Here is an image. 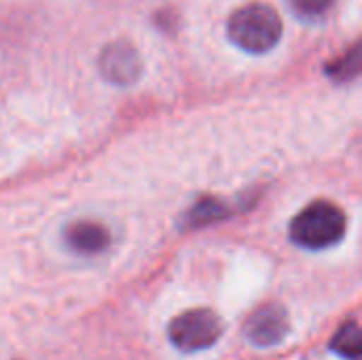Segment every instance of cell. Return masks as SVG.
<instances>
[{
	"label": "cell",
	"instance_id": "cell-3",
	"mask_svg": "<svg viewBox=\"0 0 362 360\" xmlns=\"http://www.w3.org/2000/svg\"><path fill=\"white\" fill-rule=\"evenodd\" d=\"M168 335L180 352H202L221 339L223 320L206 308L189 310L170 323Z\"/></svg>",
	"mask_w": 362,
	"mask_h": 360
},
{
	"label": "cell",
	"instance_id": "cell-8",
	"mask_svg": "<svg viewBox=\"0 0 362 360\" xmlns=\"http://www.w3.org/2000/svg\"><path fill=\"white\" fill-rule=\"evenodd\" d=\"M288 2L295 8V13L301 15L303 19H316L325 15L333 4V0H288Z\"/></svg>",
	"mask_w": 362,
	"mask_h": 360
},
{
	"label": "cell",
	"instance_id": "cell-4",
	"mask_svg": "<svg viewBox=\"0 0 362 360\" xmlns=\"http://www.w3.org/2000/svg\"><path fill=\"white\" fill-rule=\"evenodd\" d=\"M291 331L288 314L282 306H263L246 323V337L259 348L278 346Z\"/></svg>",
	"mask_w": 362,
	"mask_h": 360
},
{
	"label": "cell",
	"instance_id": "cell-6",
	"mask_svg": "<svg viewBox=\"0 0 362 360\" xmlns=\"http://www.w3.org/2000/svg\"><path fill=\"white\" fill-rule=\"evenodd\" d=\"M66 244L81 255H98L102 252L110 238L106 227H102L100 223L93 221H76L66 229Z\"/></svg>",
	"mask_w": 362,
	"mask_h": 360
},
{
	"label": "cell",
	"instance_id": "cell-5",
	"mask_svg": "<svg viewBox=\"0 0 362 360\" xmlns=\"http://www.w3.org/2000/svg\"><path fill=\"white\" fill-rule=\"evenodd\" d=\"M100 70H102L104 79H108L110 83H115L119 87H125V85H132L140 79L142 59L129 42L119 40V42L108 45L102 51Z\"/></svg>",
	"mask_w": 362,
	"mask_h": 360
},
{
	"label": "cell",
	"instance_id": "cell-1",
	"mask_svg": "<svg viewBox=\"0 0 362 360\" xmlns=\"http://www.w3.org/2000/svg\"><path fill=\"white\" fill-rule=\"evenodd\" d=\"M227 32L233 45L248 53H267L282 38V19L267 4H248L229 17Z\"/></svg>",
	"mask_w": 362,
	"mask_h": 360
},
{
	"label": "cell",
	"instance_id": "cell-7",
	"mask_svg": "<svg viewBox=\"0 0 362 360\" xmlns=\"http://www.w3.org/2000/svg\"><path fill=\"white\" fill-rule=\"evenodd\" d=\"M331 350L344 360H361L362 356V333L358 323H346L331 342Z\"/></svg>",
	"mask_w": 362,
	"mask_h": 360
},
{
	"label": "cell",
	"instance_id": "cell-2",
	"mask_svg": "<svg viewBox=\"0 0 362 360\" xmlns=\"http://www.w3.org/2000/svg\"><path fill=\"white\" fill-rule=\"evenodd\" d=\"M346 233V214L331 202H314L291 223V240L308 250L335 246Z\"/></svg>",
	"mask_w": 362,
	"mask_h": 360
}]
</instances>
